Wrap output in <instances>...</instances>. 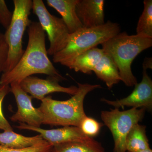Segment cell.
Returning a JSON list of instances; mask_svg holds the SVG:
<instances>
[{
	"label": "cell",
	"mask_w": 152,
	"mask_h": 152,
	"mask_svg": "<svg viewBox=\"0 0 152 152\" xmlns=\"http://www.w3.org/2000/svg\"><path fill=\"white\" fill-rule=\"evenodd\" d=\"M13 13L10 11L4 0H0V24L6 30L10 25Z\"/></svg>",
	"instance_id": "cell-23"
},
{
	"label": "cell",
	"mask_w": 152,
	"mask_h": 152,
	"mask_svg": "<svg viewBox=\"0 0 152 152\" xmlns=\"http://www.w3.org/2000/svg\"><path fill=\"white\" fill-rule=\"evenodd\" d=\"M32 10L48 34L50 42L48 54L53 56L66 46L71 34L63 19L50 13L42 0L33 1Z\"/></svg>",
	"instance_id": "cell-7"
},
{
	"label": "cell",
	"mask_w": 152,
	"mask_h": 152,
	"mask_svg": "<svg viewBox=\"0 0 152 152\" xmlns=\"http://www.w3.org/2000/svg\"><path fill=\"white\" fill-rule=\"evenodd\" d=\"M102 49L93 48L84 52L75 58L60 63L76 72L91 74L103 56Z\"/></svg>",
	"instance_id": "cell-13"
},
{
	"label": "cell",
	"mask_w": 152,
	"mask_h": 152,
	"mask_svg": "<svg viewBox=\"0 0 152 152\" xmlns=\"http://www.w3.org/2000/svg\"><path fill=\"white\" fill-rule=\"evenodd\" d=\"M146 110L132 108L127 110L111 109L101 112V118L109 128L114 142L113 152H126L127 136L134 125L143 119Z\"/></svg>",
	"instance_id": "cell-6"
},
{
	"label": "cell",
	"mask_w": 152,
	"mask_h": 152,
	"mask_svg": "<svg viewBox=\"0 0 152 152\" xmlns=\"http://www.w3.org/2000/svg\"><path fill=\"white\" fill-rule=\"evenodd\" d=\"M11 92L16 101L18 110L10 118L13 122H19L40 128L43 124V115L38 108L33 106L32 97L22 89L19 84L10 85Z\"/></svg>",
	"instance_id": "cell-9"
},
{
	"label": "cell",
	"mask_w": 152,
	"mask_h": 152,
	"mask_svg": "<svg viewBox=\"0 0 152 152\" xmlns=\"http://www.w3.org/2000/svg\"><path fill=\"white\" fill-rule=\"evenodd\" d=\"M8 46L4 35L0 31V75L4 73L8 54Z\"/></svg>",
	"instance_id": "cell-24"
},
{
	"label": "cell",
	"mask_w": 152,
	"mask_h": 152,
	"mask_svg": "<svg viewBox=\"0 0 152 152\" xmlns=\"http://www.w3.org/2000/svg\"><path fill=\"white\" fill-rule=\"evenodd\" d=\"M13 2L12 20L4 34L9 50L4 73L12 70L21 58L25 51L22 45L23 36L32 22L29 17L32 10L33 1L14 0Z\"/></svg>",
	"instance_id": "cell-5"
},
{
	"label": "cell",
	"mask_w": 152,
	"mask_h": 152,
	"mask_svg": "<svg viewBox=\"0 0 152 152\" xmlns=\"http://www.w3.org/2000/svg\"><path fill=\"white\" fill-rule=\"evenodd\" d=\"M52 152H106L100 143L69 142L53 146Z\"/></svg>",
	"instance_id": "cell-18"
},
{
	"label": "cell",
	"mask_w": 152,
	"mask_h": 152,
	"mask_svg": "<svg viewBox=\"0 0 152 152\" xmlns=\"http://www.w3.org/2000/svg\"><path fill=\"white\" fill-rule=\"evenodd\" d=\"M27 47L16 65L10 71L4 73L0 85L20 84L27 77L37 74H45L61 80L60 75L48 57L45 31L39 22H32L28 26Z\"/></svg>",
	"instance_id": "cell-1"
},
{
	"label": "cell",
	"mask_w": 152,
	"mask_h": 152,
	"mask_svg": "<svg viewBox=\"0 0 152 152\" xmlns=\"http://www.w3.org/2000/svg\"><path fill=\"white\" fill-rule=\"evenodd\" d=\"M144 9L137 24V35L152 38V1L145 0Z\"/></svg>",
	"instance_id": "cell-19"
},
{
	"label": "cell",
	"mask_w": 152,
	"mask_h": 152,
	"mask_svg": "<svg viewBox=\"0 0 152 152\" xmlns=\"http://www.w3.org/2000/svg\"><path fill=\"white\" fill-rule=\"evenodd\" d=\"M138 152H152V150L151 149V148L143 150V151H140Z\"/></svg>",
	"instance_id": "cell-25"
},
{
	"label": "cell",
	"mask_w": 152,
	"mask_h": 152,
	"mask_svg": "<svg viewBox=\"0 0 152 152\" xmlns=\"http://www.w3.org/2000/svg\"><path fill=\"white\" fill-rule=\"evenodd\" d=\"M78 0H47L50 7L56 10L61 16L70 34L83 28L77 12L76 6Z\"/></svg>",
	"instance_id": "cell-14"
},
{
	"label": "cell",
	"mask_w": 152,
	"mask_h": 152,
	"mask_svg": "<svg viewBox=\"0 0 152 152\" xmlns=\"http://www.w3.org/2000/svg\"><path fill=\"white\" fill-rule=\"evenodd\" d=\"M104 53L110 56L118 68L121 81L127 87L134 86L137 80L133 75L132 64L135 58L152 46V38L121 32L102 44Z\"/></svg>",
	"instance_id": "cell-3"
},
{
	"label": "cell",
	"mask_w": 152,
	"mask_h": 152,
	"mask_svg": "<svg viewBox=\"0 0 152 152\" xmlns=\"http://www.w3.org/2000/svg\"><path fill=\"white\" fill-rule=\"evenodd\" d=\"M53 146L46 141L23 149H13L0 145V152H52Z\"/></svg>",
	"instance_id": "cell-21"
},
{
	"label": "cell",
	"mask_w": 152,
	"mask_h": 152,
	"mask_svg": "<svg viewBox=\"0 0 152 152\" xmlns=\"http://www.w3.org/2000/svg\"><path fill=\"white\" fill-rule=\"evenodd\" d=\"M145 126L137 124L131 129L126 141V151L138 152L150 148Z\"/></svg>",
	"instance_id": "cell-17"
},
{
	"label": "cell",
	"mask_w": 152,
	"mask_h": 152,
	"mask_svg": "<svg viewBox=\"0 0 152 152\" xmlns=\"http://www.w3.org/2000/svg\"><path fill=\"white\" fill-rule=\"evenodd\" d=\"M62 81L55 77H50L46 79L29 76L23 79L19 84L22 89L29 94L33 98L42 101L46 95L55 92L66 93L73 96L78 91V87L62 86L59 82Z\"/></svg>",
	"instance_id": "cell-11"
},
{
	"label": "cell",
	"mask_w": 152,
	"mask_h": 152,
	"mask_svg": "<svg viewBox=\"0 0 152 152\" xmlns=\"http://www.w3.org/2000/svg\"><path fill=\"white\" fill-rule=\"evenodd\" d=\"M147 69L143 67L141 82L135 85L133 91L128 96L114 101L102 98L101 101L113 106L115 108L124 109L125 107H128L151 110L152 108V80L147 73Z\"/></svg>",
	"instance_id": "cell-8"
},
{
	"label": "cell",
	"mask_w": 152,
	"mask_h": 152,
	"mask_svg": "<svg viewBox=\"0 0 152 152\" xmlns=\"http://www.w3.org/2000/svg\"><path fill=\"white\" fill-rule=\"evenodd\" d=\"M121 31L118 24L110 20L98 26L80 29L70 34L66 46L53 56V61L60 64L72 59L114 37Z\"/></svg>",
	"instance_id": "cell-4"
},
{
	"label": "cell",
	"mask_w": 152,
	"mask_h": 152,
	"mask_svg": "<svg viewBox=\"0 0 152 152\" xmlns=\"http://www.w3.org/2000/svg\"><path fill=\"white\" fill-rule=\"evenodd\" d=\"M102 126V124L87 116L82 120L79 128L86 135L93 138L97 135Z\"/></svg>",
	"instance_id": "cell-20"
},
{
	"label": "cell",
	"mask_w": 152,
	"mask_h": 152,
	"mask_svg": "<svg viewBox=\"0 0 152 152\" xmlns=\"http://www.w3.org/2000/svg\"><path fill=\"white\" fill-rule=\"evenodd\" d=\"M45 141L40 134L27 137L13 131H4L0 133V145L10 148H26Z\"/></svg>",
	"instance_id": "cell-16"
},
{
	"label": "cell",
	"mask_w": 152,
	"mask_h": 152,
	"mask_svg": "<svg viewBox=\"0 0 152 152\" xmlns=\"http://www.w3.org/2000/svg\"><path fill=\"white\" fill-rule=\"evenodd\" d=\"M93 72L98 78L105 83L110 89L121 81L116 65L111 57L104 53Z\"/></svg>",
	"instance_id": "cell-15"
},
{
	"label": "cell",
	"mask_w": 152,
	"mask_h": 152,
	"mask_svg": "<svg viewBox=\"0 0 152 152\" xmlns=\"http://www.w3.org/2000/svg\"><path fill=\"white\" fill-rule=\"evenodd\" d=\"M19 124V126H15V127L19 129L37 132L45 140L53 146L69 142H91L95 140L93 138L86 135L78 127L68 126L58 129L47 130L40 127L31 126L24 123Z\"/></svg>",
	"instance_id": "cell-10"
},
{
	"label": "cell",
	"mask_w": 152,
	"mask_h": 152,
	"mask_svg": "<svg viewBox=\"0 0 152 152\" xmlns=\"http://www.w3.org/2000/svg\"><path fill=\"white\" fill-rule=\"evenodd\" d=\"M11 92L10 85H0V129L4 131H13V128L5 118L2 111V105L6 96Z\"/></svg>",
	"instance_id": "cell-22"
},
{
	"label": "cell",
	"mask_w": 152,
	"mask_h": 152,
	"mask_svg": "<svg viewBox=\"0 0 152 152\" xmlns=\"http://www.w3.org/2000/svg\"><path fill=\"white\" fill-rule=\"evenodd\" d=\"M100 85L78 83V91L65 101L53 99L51 96L42 100L38 108L43 115V124L53 126H73L79 127L82 120L87 116L84 109V102L86 95Z\"/></svg>",
	"instance_id": "cell-2"
},
{
	"label": "cell",
	"mask_w": 152,
	"mask_h": 152,
	"mask_svg": "<svg viewBox=\"0 0 152 152\" xmlns=\"http://www.w3.org/2000/svg\"><path fill=\"white\" fill-rule=\"evenodd\" d=\"M104 0H78L76 12L83 28L98 26L105 23Z\"/></svg>",
	"instance_id": "cell-12"
}]
</instances>
